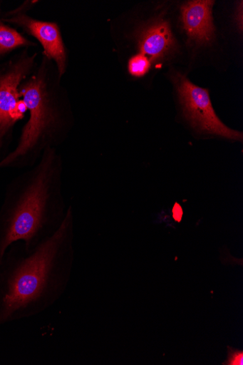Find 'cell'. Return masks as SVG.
<instances>
[{"label":"cell","instance_id":"1","mask_svg":"<svg viewBox=\"0 0 243 365\" xmlns=\"http://www.w3.org/2000/svg\"><path fill=\"white\" fill-rule=\"evenodd\" d=\"M73 212L50 238L11 245L0 262V327L38 316L63 295L74 261Z\"/></svg>","mask_w":243,"mask_h":365},{"label":"cell","instance_id":"2","mask_svg":"<svg viewBox=\"0 0 243 365\" xmlns=\"http://www.w3.org/2000/svg\"><path fill=\"white\" fill-rule=\"evenodd\" d=\"M63 174L62 155L52 148L8 184L0 207V262L14 243L36 245L61 227L68 209Z\"/></svg>","mask_w":243,"mask_h":365},{"label":"cell","instance_id":"3","mask_svg":"<svg viewBox=\"0 0 243 365\" xmlns=\"http://www.w3.org/2000/svg\"><path fill=\"white\" fill-rule=\"evenodd\" d=\"M62 79L56 63L41 52L36 69L20 85L29 117L16 145L0 161V170L29 169L67 140L74 116Z\"/></svg>","mask_w":243,"mask_h":365},{"label":"cell","instance_id":"4","mask_svg":"<svg viewBox=\"0 0 243 365\" xmlns=\"http://www.w3.org/2000/svg\"><path fill=\"white\" fill-rule=\"evenodd\" d=\"M40 56L22 48L0 61V161L11 152L16 125L27 114L19 87L36 69Z\"/></svg>","mask_w":243,"mask_h":365},{"label":"cell","instance_id":"5","mask_svg":"<svg viewBox=\"0 0 243 365\" xmlns=\"http://www.w3.org/2000/svg\"><path fill=\"white\" fill-rule=\"evenodd\" d=\"M176 86L186 118L200 132L242 141V133L224 125L217 115L208 91L191 83L185 76L177 73Z\"/></svg>","mask_w":243,"mask_h":365},{"label":"cell","instance_id":"6","mask_svg":"<svg viewBox=\"0 0 243 365\" xmlns=\"http://www.w3.org/2000/svg\"><path fill=\"white\" fill-rule=\"evenodd\" d=\"M0 19L7 24L22 29L29 36L36 38L42 46V53L56 63L60 76L63 78L68 68V56L58 24L33 19L27 14Z\"/></svg>","mask_w":243,"mask_h":365},{"label":"cell","instance_id":"7","mask_svg":"<svg viewBox=\"0 0 243 365\" xmlns=\"http://www.w3.org/2000/svg\"><path fill=\"white\" fill-rule=\"evenodd\" d=\"M214 1L197 0L182 7V21L188 36L200 43H210L214 37L212 8Z\"/></svg>","mask_w":243,"mask_h":365},{"label":"cell","instance_id":"8","mask_svg":"<svg viewBox=\"0 0 243 365\" xmlns=\"http://www.w3.org/2000/svg\"><path fill=\"white\" fill-rule=\"evenodd\" d=\"M169 24L160 21L145 29L138 36L140 53L154 59L162 57L175 46Z\"/></svg>","mask_w":243,"mask_h":365},{"label":"cell","instance_id":"9","mask_svg":"<svg viewBox=\"0 0 243 365\" xmlns=\"http://www.w3.org/2000/svg\"><path fill=\"white\" fill-rule=\"evenodd\" d=\"M38 47V43L25 38L20 32L0 19V58L22 48Z\"/></svg>","mask_w":243,"mask_h":365},{"label":"cell","instance_id":"10","mask_svg":"<svg viewBox=\"0 0 243 365\" xmlns=\"http://www.w3.org/2000/svg\"><path fill=\"white\" fill-rule=\"evenodd\" d=\"M151 68V59L146 55L138 53L133 56L128 63V71L135 78L145 76Z\"/></svg>","mask_w":243,"mask_h":365},{"label":"cell","instance_id":"11","mask_svg":"<svg viewBox=\"0 0 243 365\" xmlns=\"http://www.w3.org/2000/svg\"><path fill=\"white\" fill-rule=\"evenodd\" d=\"M38 3L39 1H26L23 4H21L19 8H17V9L10 11L9 12L5 14H1V16H0V18L9 19L20 14H26L27 11L33 9Z\"/></svg>","mask_w":243,"mask_h":365},{"label":"cell","instance_id":"12","mask_svg":"<svg viewBox=\"0 0 243 365\" xmlns=\"http://www.w3.org/2000/svg\"><path fill=\"white\" fill-rule=\"evenodd\" d=\"M229 351L227 364L229 365H242L243 364V353L242 351H236L231 349Z\"/></svg>","mask_w":243,"mask_h":365}]
</instances>
